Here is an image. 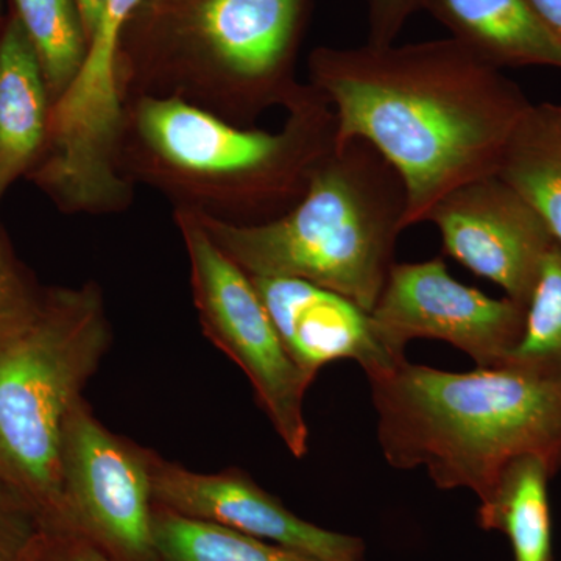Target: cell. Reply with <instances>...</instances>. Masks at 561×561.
I'll return each mask as SVG.
<instances>
[{"mask_svg":"<svg viewBox=\"0 0 561 561\" xmlns=\"http://www.w3.org/2000/svg\"><path fill=\"white\" fill-rule=\"evenodd\" d=\"M309 80L334 111L335 144L365 140L401 176L408 228L463 184L496 175L531 105L502 69L453 38L319 47Z\"/></svg>","mask_w":561,"mask_h":561,"instance_id":"6da1fadb","label":"cell"},{"mask_svg":"<svg viewBox=\"0 0 561 561\" xmlns=\"http://www.w3.org/2000/svg\"><path fill=\"white\" fill-rule=\"evenodd\" d=\"M370 379L378 440L398 470L424 468L442 490L489 504L513 460L561 470V373L504 364L435 370L401 360Z\"/></svg>","mask_w":561,"mask_h":561,"instance_id":"7a4b0ae2","label":"cell"},{"mask_svg":"<svg viewBox=\"0 0 561 561\" xmlns=\"http://www.w3.org/2000/svg\"><path fill=\"white\" fill-rule=\"evenodd\" d=\"M284 108L280 130H251L176 95H136L125 106L119 153L127 149L136 175L181 198L179 208L264 224L300 202L335 147L334 111L311 84Z\"/></svg>","mask_w":561,"mask_h":561,"instance_id":"3957f363","label":"cell"},{"mask_svg":"<svg viewBox=\"0 0 561 561\" xmlns=\"http://www.w3.org/2000/svg\"><path fill=\"white\" fill-rule=\"evenodd\" d=\"M194 213L247 275L308 280L371 312L408 228V194L393 165L353 139L335 144L300 202L276 219L242 225Z\"/></svg>","mask_w":561,"mask_h":561,"instance_id":"277c9868","label":"cell"},{"mask_svg":"<svg viewBox=\"0 0 561 561\" xmlns=\"http://www.w3.org/2000/svg\"><path fill=\"white\" fill-rule=\"evenodd\" d=\"M111 341L101 290L55 289L0 334V472L46 530L70 534L62 431Z\"/></svg>","mask_w":561,"mask_h":561,"instance_id":"5b68a950","label":"cell"},{"mask_svg":"<svg viewBox=\"0 0 561 561\" xmlns=\"http://www.w3.org/2000/svg\"><path fill=\"white\" fill-rule=\"evenodd\" d=\"M308 0H151L158 36L122 69V94L176 95L253 119L300 90L295 51ZM151 31V32H154Z\"/></svg>","mask_w":561,"mask_h":561,"instance_id":"8992f818","label":"cell"},{"mask_svg":"<svg viewBox=\"0 0 561 561\" xmlns=\"http://www.w3.org/2000/svg\"><path fill=\"white\" fill-rule=\"evenodd\" d=\"M203 331L250 379L262 411L295 457L308 451L306 391L313 382L280 342L253 280L210 239L197 214L176 208Z\"/></svg>","mask_w":561,"mask_h":561,"instance_id":"52a82bcc","label":"cell"},{"mask_svg":"<svg viewBox=\"0 0 561 561\" xmlns=\"http://www.w3.org/2000/svg\"><path fill=\"white\" fill-rule=\"evenodd\" d=\"M61 478L70 534L116 561H158L147 451L111 434L83 398L62 431Z\"/></svg>","mask_w":561,"mask_h":561,"instance_id":"ba28073f","label":"cell"},{"mask_svg":"<svg viewBox=\"0 0 561 561\" xmlns=\"http://www.w3.org/2000/svg\"><path fill=\"white\" fill-rule=\"evenodd\" d=\"M382 345L397 359L415 339L463 351L479 368L500 367L522 339L526 306L491 298L449 275L445 262L393 264L370 312Z\"/></svg>","mask_w":561,"mask_h":561,"instance_id":"9c48e42d","label":"cell"},{"mask_svg":"<svg viewBox=\"0 0 561 561\" xmlns=\"http://www.w3.org/2000/svg\"><path fill=\"white\" fill-rule=\"evenodd\" d=\"M443 251L527 306L556 241L545 221L500 175L463 184L432 209Z\"/></svg>","mask_w":561,"mask_h":561,"instance_id":"30bf717a","label":"cell"},{"mask_svg":"<svg viewBox=\"0 0 561 561\" xmlns=\"http://www.w3.org/2000/svg\"><path fill=\"white\" fill-rule=\"evenodd\" d=\"M154 505L221 524L316 561H364L360 538L298 518L238 470L201 474L147 451Z\"/></svg>","mask_w":561,"mask_h":561,"instance_id":"8fae6325","label":"cell"},{"mask_svg":"<svg viewBox=\"0 0 561 561\" xmlns=\"http://www.w3.org/2000/svg\"><path fill=\"white\" fill-rule=\"evenodd\" d=\"M250 278L287 353L312 378L341 359L357 362L368 378L404 360L382 345L370 312L343 295L302 279Z\"/></svg>","mask_w":561,"mask_h":561,"instance_id":"7c38bea8","label":"cell"},{"mask_svg":"<svg viewBox=\"0 0 561 561\" xmlns=\"http://www.w3.org/2000/svg\"><path fill=\"white\" fill-rule=\"evenodd\" d=\"M146 0H108L88 43L79 76L50 111V140L70 161L108 164L119 149L125 101L121 87L124 33Z\"/></svg>","mask_w":561,"mask_h":561,"instance_id":"4fadbf2b","label":"cell"},{"mask_svg":"<svg viewBox=\"0 0 561 561\" xmlns=\"http://www.w3.org/2000/svg\"><path fill=\"white\" fill-rule=\"evenodd\" d=\"M51 99L38 57L16 14L0 32V205L31 175L49 140Z\"/></svg>","mask_w":561,"mask_h":561,"instance_id":"5bb4252c","label":"cell"},{"mask_svg":"<svg viewBox=\"0 0 561 561\" xmlns=\"http://www.w3.org/2000/svg\"><path fill=\"white\" fill-rule=\"evenodd\" d=\"M472 54L497 69H561V39L530 0H419Z\"/></svg>","mask_w":561,"mask_h":561,"instance_id":"9a60e30c","label":"cell"},{"mask_svg":"<svg viewBox=\"0 0 561 561\" xmlns=\"http://www.w3.org/2000/svg\"><path fill=\"white\" fill-rule=\"evenodd\" d=\"M496 175L537 210L561 249V103H531Z\"/></svg>","mask_w":561,"mask_h":561,"instance_id":"2e32d148","label":"cell"},{"mask_svg":"<svg viewBox=\"0 0 561 561\" xmlns=\"http://www.w3.org/2000/svg\"><path fill=\"white\" fill-rule=\"evenodd\" d=\"M551 478L552 472L537 457L513 460L489 504L479 507L482 529L502 531L511 541L515 561H552Z\"/></svg>","mask_w":561,"mask_h":561,"instance_id":"e0dca14e","label":"cell"},{"mask_svg":"<svg viewBox=\"0 0 561 561\" xmlns=\"http://www.w3.org/2000/svg\"><path fill=\"white\" fill-rule=\"evenodd\" d=\"M158 561H316L221 524L191 518L154 505Z\"/></svg>","mask_w":561,"mask_h":561,"instance_id":"ac0fdd59","label":"cell"},{"mask_svg":"<svg viewBox=\"0 0 561 561\" xmlns=\"http://www.w3.org/2000/svg\"><path fill=\"white\" fill-rule=\"evenodd\" d=\"M38 57L51 105L79 76L88 39L76 0H13Z\"/></svg>","mask_w":561,"mask_h":561,"instance_id":"d6986e66","label":"cell"},{"mask_svg":"<svg viewBox=\"0 0 561 561\" xmlns=\"http://www.w3.org/2000/svg\"><path fill=\"white\" fill-rule=\"evenodd\" d=\"M504 364L561 373V249L553 245L526 306L522 339ZM502 364V365H504Z\"/></svg>","mask_w":561,"mask_h":561,"instance_id":"ffe728a7","label":"cell"},{"mask_svg":"<svg viewBox=\"0 0 561 561\" xmlns=\"http://www.w3.org/2000/svg\"><path fill=\"white\" fill-rule=\"evenodd\" d=\"M39 300L0 234V334L27 319Z\"/></svg>","mask_w":561,"mask_h":561,"instance_id":"44dd1931","label":"cell"},{"mask_svg":"<svg viewBox=\"0 0 561 561\" xmlns=\"http://www.w3.org/2000/svg\"><path fill=\"white\" fill-rule=\"evenodd\" d=\"M368 44L389 46L398 38L409 18L420 10L419 0H367Z\"/></svg>","mask_w":561,"mask_h":561,"instance_id":"7402d4cb","label":"cell"},{"mask_svg":"<svg viewBox=\"0 0 561 561\" xmlns=\"http://www.w3.org/2000/svg\"><path fill=\"white\" fill-rule=\"evenodd\" d=\"M27 561H116L80 535L44 530Z\"/></svg>","mask_w":561,"mask_h":561,"instance_id":"603a6c76","label":"cell"},{"mask_svg":"<svg viewBox=\"0 0 561 561\" xmlns=\"http://www.w3.org/2000/svg\"><path fill=\"white\" fill-rule=\"evenodd\" d=\"M44 529H33L20 508L0 497V561H27Z\"/></svg>","mask_w":561,"mask_h":561,"instance_id":"cb8c5ba5","label":"cell"},{"mask_svg":"<svg viewBox=\"0 0 561 561\" xmlns=\"http://www.w3.org/2000/svg\"><path fill=\"white\" fill-rule=\"evenodd\" d=\"M76 2L77 7H79L81 21H83L88 43H90L99 22L102 20L103 11H105L108 0H76Z\"/></svg>","mask_w":561,"mask_h":561,"instance_id":"d4e9b609","label":"cell"},{"mask_svg":"<svg viewBox=\"0 0 561 561\" xmlns=\"http://www.w3.org/2000/svg\"><path fill=\"white\" fill-rule=\"evenodd\" d=\"M545 24L561 39V0H530Z\"/></svg>","mask_w":561,"mask_h":561,"instance_id":"484cf974","label":"cell"}]
</instances>
